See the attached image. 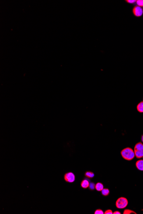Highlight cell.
<instances>
[{"label": "cell", "mask_w": 143, "mask_h": 214, "mask_svg": "<svg viewBox=\"0 0 143 214\" xmlns=\"http://www.w3.org/2000/svg\"><path fill=\"white\" fill-rule=\"evenodd\" d=\"M121 154L122 157L128 161L132 160L135 157L134 151L130 148H125L123 150Z\"/></svg>", "instance_id": "cell-1"}, {"label": "cell", "mask_w": 143, "mask_h": 214, "mask_svg": "<svg viewBox=\"0 0 143 214\" xmlns=\"http://www.w3.org/2000/svg\"><path fill=\"white\" fill-rule=\"evenodd\" d=\"M135 156L138 159L143 157V144L142 142H138L135 144L134 148Z\"/></svg>", "instance_id": "cell-2"}, {"label": "cell", "mask_w": 143, "mask_h": 214, "mask_svg": "<svg viewBox=\"0 0 143 214\" xmlns=\"http://www.w3.org/2000/svg\"><path fill=\"white\" fill-rule=\"evenodd\" d=\"M128 204V201L126 198L121 197L118 198L116 202V206L119 209L125 208Z\"/></svg>", "instance_id": "cell-3"}, {"label": "cell", "mask_w": 143, "mask_h": 214, "mask_svg": "<svg viewBox=\"0 0 143 214\" xmlns=\"http://www.w3.org/2000/svg\"><path fill=\"white\" fill-rule=\"evenodd\" d=\"M64 179L66 182L69 183H72L75 182V174L72 172H67L64 176Z\"/></svg>", "instance_id": "cell-4"}, {"label": "cell", "mask_w": 143, "mask_h": 214, "mask_svg": "<svg viewBox=\"0 0 143 214\" xmlns=\"http://www.w3.org/2000/svg\"><path fill=\"white\" fill-rule=\"evenodd\" d=\"M132 11L134 15L137 17H140L143 15V9L138 6H136L134 7Z\"/></svg>", "instance_id": "cell-5"}, {"label": "cell", "mask_w": 143, "mask_h": 214, "mask_svg": "<svg viewBox=\"0 0 143 214\" xmlns=\"http://www.w3.org/2000/svg\"><path fill=\"white\" fill-rule=\"evenodd\" d=\"M136 167L139 170L143 171V160H139L136 162Z\"/></svg>", "instance_id": "cell-6"}, {"label": "cell", "mask_w": 143, "mask_h": 214, "mask_svg": "<svg viewBox=\"0 0 143 214\" xmlns=\"http://www.w3.org/2000/svg\"><path fill=\"white\" fill-rule=\"evenodd\" d=\"M89 181L87 180H84L81 181V187L83 188L86 189L89 186Z\"/></svg>", "instance_id": "cell-7"}, {"label": "cell", "mask_w": 143, "mask_h": 214, "mask_svg": "<svg viewBox=\"0 0 143 214\" xmlns=\"http://www.w3.org/2000/svg\"><path fill=\"white\" fill-rule=\"evenodd\" d=\"M103 188H104L103 185L101 183H97L95 185V189L97 191H102Z\"/></svg>", "instance_id": "cell-8"}, {"label": "cell", "mask_w": 143, "mask_h": 214, "mask_svg": "<svg viewBox=\"0 0 143 214\" xmlns=\"http://www.w3.org/2000/svg\"><path fill=\"white\" fill-rule=\"evenodd\" d=\"M85 174L86 177H87L88 178H93V177H94V173L93 172L89 171H86L85 172Z\"/></svg>", "instance_id": "cell-9"}, {"label": "cell", "mask_w": 143, "mask_h": 214, "mask_svg": "<svg viewBox=\"0 0 143 214\" xmlns=\"http://www.w3.org/2000/svg\"><path fill=\"white\" fill-rule=\"evenodd\" d=\"M137 110L140 112H143V101L138 104L137 106Z\"/></svg>", "instance_id": "cell-10"}, {"label": "cell", "mask_w": 143, "mask_h": 214, "mask_svg": "<svg viewBox=\"0 0 143 214\" xmlns=\"http://www.w3.org/2000/svg\"><path fill=\"white\" fill-rule=\"evenodd\" d=\"M101 192H102V195H103L104 196H107V195H109L110 191L107 188H103Z\"/></svg>", "instance_id": "cell-11"}, {"label": "cell", "mask_w": 143, "mask_h": 214, "mask_svg": "<svg viewBox=\"0 0 143 214\" xmlns=\"http://www.w3.org/2000/svg\"><path fill=\"white\" fill-rule=\"evenodd\" d=\"M137 214L134 211H132L130 209H125L124 212V214Z\"/></svg>", "instance_id": "cell-12"}, {"label": "cell", "mask_w": 143, "mask_h": 214, "mask_svg": "<svg viewBox=\"0 0 143 214\" xmlns=\"http://www.w3.org/2000/svg\"><path fill=\"white\" fill-rule=\"evenodd\" d=\"M95 185H96L93 182L89 183V189L91 190H94L95 188Z\"/></svg>", "instance_id": "cell-13"}, {"label": "cell", "mask_w": 143, "mask_h": 214, "mask_svg": "<svg viewBox=\"0 0 143 214\" xmlns=\"http://www.w3.org/2000/svg\"><path fill=\"white\" fill-rule=\"evenodd\" d=\"M136 3L139 7H143V0H137Z\"/></svg>", "instance_id": "cell-14"}, {"label": "cell", "mask_w": 143, "mask_h": 214, "mask_svg": "<svg viewBox=\"0 0 143 214\" xmlns=\"http://www.w3.org/2000/svg\"><path fill=\"white\" fill-rule=\"evenodd\" d=\"M95 214H104V212H103L102 210L100 209H96L95 212H94Z\"/></svg>", "instance_id": "cell-15"}, {"label": "cell", "mask_w": 143, "mask_h": 214, "mask_svg": "<svg viewBox=\"0 0 143 214\" xmlns=\"http://www.w3.org/2000/svg\"><path fill=\"white\" fill-rule=\"evenodd\" d=\"M105 214H113V213L112 212V211L110 210V209H108L104 213Z\"/></svg>", "instance_id": "cell-16"}, {"label": "cell", "mask_w": 143, "mask_h": 214, "mask_svg": "<svg viewBox=\"0 0 143 214\" xmlns=\"http://www.w3.org/2000/svg\"><path fill=\"white\" fill-rule=\"evenodd\" d=\"M126 1L128 3H133L136 1V0H126Z\"/></svg>", "instance_id": "cell-17"}, {"label": "cell", "mask_w": 143, "mask_h": 214, "mask_svg": "<svg viewBox=\"0 0 143 214\" xmlns=\"http://www.w3.org/2000/svg\"><path fill=\"white\" fill-rule=\"evenodd\" d=\"M113 214H121V213L119 211H115L113 213Z\"/></svg>", "instance_id": "cell-18"}, {"label": "cell", "mask_w": 143, "mask_h": 214, "mask_svg": "<svg viewBox=\"0 0 143 214\" xmlns=\"http://www.w3.org/2000/svg\"><path fill=\"white\" fill-rule=\"evenodd\" d=\"M142 141L143 142V135L142 136Z\"/></svg>", "instance_id": "cell-19"}, {"label": "cell", "mask_w": 143, "mask_h": 214, "mask_svg": "<svg viewBox=\"0 0 143 214\" xmlns=\"http://www.w3.org/2000/svg\"></svg>", "instance_id": "cell-20"}]
</instances>
